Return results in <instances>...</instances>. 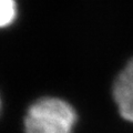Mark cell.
Wrapping results in <instances>:
<instances>
[{
  "label": "cell",
  "mask_w": 133,
  "mask_h": 133,
  "mask_svg": "<svg viewBox=\"0 0 133 133\" xmlns=\"http://www.w3.org/2000/svg\"><path fill=\"white\" fill-rule=\"evenodd\" d=\"M77 113L65 101L43 98L36 101L24 118L26 133H73Z\"/></svg>",
  "instance_id": "1"
},
{
  "label": "cell",
  "mask_w": 133,
  "mask_h": 133,
  "mask_svg": "<svg viewBox=\"0 0 133 133\" xmlns=\"http://www.w3.org/2000/svg\"><path fill=\"white\" fill-rule=\"evenodd\" d=\"M16 3L15 0H0V24L6 27L15 20Z\"/></svg>",
  "instance_id": "3"
},
{
  "label": "cell",
  "mask_w": 133,
  "mask_h": 133,
  "mask_svg": "<svg viewBox=\"0 0 133 133\" xmlns=\"http://www.w3.org/2000/svg\"><path fill=\"white\" fill-rule=\"evenodd\" d=\"M113 98L122 118L133 122V59L116 78Z\"/></svg>",
  "instance_id": "2"
}]
</instances>
